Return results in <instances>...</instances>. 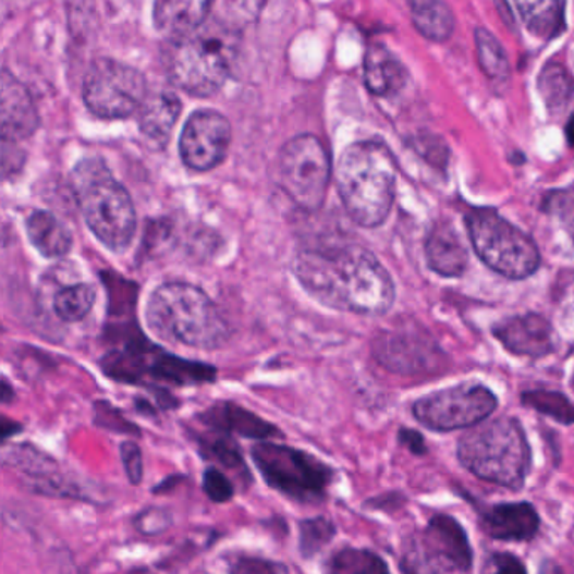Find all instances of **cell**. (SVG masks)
Returning <instances> with one entry per match:
<instances>
[{"instance_id":"obj_1","label":"cell","mask_w":574,"mask_h":574,"mask_svg":"<svg viewBox=\"0 0 574 574\" xmlns=\"http://www.w3.org/2000/svg\"><path fill=\"white\" fill-rule=\"evenodd\" d=\"M302 289L326 307L382 315L393 307V278L369 249L359 245L305 248L293 258Z\"/></svg>"},{"instance_id":"obj_2","label":"cell","mask_w":574,"mask_h":574,"mask_svg":"<svg viewBox=\"0 0 574 574\" xmlns=\"http://www.w3.org/2000/svg\"><path fill=\"white\" fill-rule=\"evenodd\" d=\"M338 191L345 211L359 227L378 228L388 219L396 193L398 163L382 142L361 141L339 157Z\"/></svg>"},{"instance_id":"obj_3","label":"cell","mask_w":574,"mask_h":574,"mask_svg":"<svg viewBox=\"0 0 574 574\" xmlns=\"http://www.w3.org/2000/svg\"><path fill=\"white\" fill-rule=\"evenodd\" d=\"M145 317L150 330L163 341L211 351L230 339V326L218 305L191 283L157 286L148 298Z\"/></svg>"},{"instance_id":"obj_4","label":"cell","mask_w":574,"mask_h":574,"mask_svg":"<svg viewBox=\"0 0 574 574\" xmlns=\"http://www.w3.org/2000/svg\"><path fill=\"white\" fill-rule=\"evenodd\" d=\"M70 187L89 231L110 252L130 248L137 230L134 200L100 157H85L73 167Z\"/></svg>"},{"instance_id":"obj_5","label":"cell","mask_w":574,"mask_h":574,"mask_svg":"<svg viewBox=\"0 0 574 574\" xmlns=\"http://www.w3.org/2000/svg\"><path fill=\"white\" fill-rule=\"evenodd\" d=\"M456 456L475 477L511 490L523 489L533 465L526 431L511 416L472 428L459 441Z\"/></svg>"},{"instance_id":"obj_6","label":"cell","mask_w":574,"mask_h":574,"mask_svg":"<svg viewBox=\"0 0 574 574\" xmlns=\"http://www.w3.org/2000/svg\"><path fill=\"white\" fill-rule=\"evenodd\" d=\"M234 27L212 21L191 36L169 42L163 52L172 85L194 97H211L230 78L234 60Z\"/></svg>"},{"instance_id":"obj_7","label":"cell","mask_w":574,"mask_h":574,"mask_svg":"<svg viewBox=\"0 0 574 574\" xmlns=\"http://www.w3.org/2000/svg\"><path fill=\"white\" fill-rule=\"evenodd\" d=\"M465 224L478 258L496 273L524 280L541 265L536 243L492 209H474Z\"/></svg>"},{"instance_id":"obj_8","label":"cell","mask_w":574,"mask_h":574,"mask_svg":"<svg viewBox=\"0 0 574 574\" xmlns=\"http://www.w3.org/2000/svg\"><path fill=\"white\" fill-rule=\"evenodd\" d=\"M404 574H471L474 551L467 530L452 515L438 514L403 545Z\"/></svg>"},{"instance_id":"obj_9","label":"cell","mask_w":574,"mask_h":574,"mask_svg":"<svg viewBox=\"0 0 574 574\" xmlns=\"http://www.w3.org/2000/svg\"><path fill=\"white\" fill-rule=\"evenodd\" d=\"M252 456L268 486L283 496L302 504L326 500L333 471L310 453L265 441L253 447Z\"/></svg>"},{"instance_id":"obj_10","label":"cell","mask_w":574,"mask_h":574,"mask_svg":"<svg viewBox=\"0 0 574 574\" xmlns=\"http://www.w3.org/2000/svg\"><path fill=\"white\" fill-rule=\"evenodd\" d=\"M332 175L329 150L312 134L290 138L278 156V182L290 200L302 211L322 208Z\"/></svg>"},{"instance_id":"obj_11","label":"cell","mask_w":574,"mask_h":574,"mask_svg":"<svg viewBox=\"0 0 574 574\" xmlns=\"http://www.w3.org/2000/svg\"><path fill=\"white\" fill-rule=\"evenodd\" d=\"M147 97L144 74L113 58L91 61L83 76V103L98 119H129L141 111Z\"/></svg>"},{"instance_id":"obj_12","label":"cell","mask_w":574,"mask_h":574,"mask_svg":"<svg viewBox=\"0 0 574 574\" xmlns=\"http://www.w3.org/2000/svg\"><path fill=\"white\" fill-rule=\"evenodd\" d=\"M499 406L484 384H459L426 394L413 404V415L428 430L455 431L487 422Z\"/></svg>"},{"instance_id":"obj_13","label":"cell","mask_w":574,"mask_h":574,"mask_svg":"<svg viewBox=\"0 0 574 574\" xmlns=\"http://www.w3.org/2000/svg\"><path fill=\"white\" fill-rule=\"evenodd\" d=\"M103 369L108 376L123 382H141L148 376L157 381L191 386L211 382L216 378L215 367L179 359L163 352H157L152 356L148 352H141L137 347H129L119 354L107 356Z\"/></svg>"},{"instance_id":"obj_14","label":"cell","mask_w":574,"mask_h":574,"mask_svg":"<svg viewBox=\"0 0 574 574\" xmlns=\"http://www.w3.org/2000/svg\"><path fill=\"white\" fill-rule=\"evenodd\" d=\"M373 354L382 367L401 376H435L449 364L440 345L415 329L382 332L373 344Z\"/></svg>"},{"instance_id":"obj_15","label":"cell","mask_w":574,"mask_h":574,"mask_svg":"<svg viewBox=\"0 0 574 574\" xmlns=\"http://www.w3.org/2000/svg\"><path fill=\"white\" fill-rule=\"evenodd\" d=\"M230 147V120L216 110L194 111L179 138L182 162L194 172H208L221 166Z\"/></svg>"},{"instance_id":"obj_16","label":"cell","mask_w":574,"mask_h":574,"mask_svg":"<svg viewBox=\"0 0 574 574\" xmlns=\"http://www.w3.org/2000/svg\"><path fill=\"white\" fill-rule=\"evenodd\" d=\"M493 335L515 356L545 357L558 349V335L549 320L537 314L517 315L493 327Z\"/></svg>"},{"instance_id":"obj_17","label":"cell","mask_w":574,"mask_h":574,"mask_svg":"<svg viewBox=\"0 0 574 574\" xmlns=\"http://www.w3.org/2000/svg\"><path fill=\"white\" fill-rule=\"evenodd\" d=\"M0 126L2 141L14 144L30 137L39 126V115L33 97L26 86L5 68L0 80Z\"/></svg>"},{"instance_id":"obj_18","label":"cell","mask_w":574,"mask_h":574,"mask_svg":"<svg viewBox=\"0 0 574 574\" xmlns=\"http://www.w3.org/2000/svg\"><path fill=\"white\" fill-rule=\"evenodd\" d=\"M480 526L496 541H530L539 533L541 517L529 502H504L481 514Z\"/></svg>"},{"instance_id":"obj_19","label":"cell","mask_w":574,"mask_h":574,"mask_svg":"<svg viewBox=\"0 0 574 574\" xmlns=\"http://www.w3.org/2000/svg\"><path fill=\"white\" fill-rule=\"evenodd\" d=\"M215 4L208 0H159L154 4V24L171 41L197 33L208 23Z\"/></svg>"},{"instance_id":"obj_20","label":"cell","mask_w":574,"mask_h":574,"mask_svg":"<svg viewBox=\"0 0 574 574\" xmlns=\"http://www.w3.org/2000/svg\"><path fill=\"white\" fill-rule=\"evenodd\" d=\"M204 425L212 431L224 435H240L249 440H267V438L282 437L277 426L259 418L255 413L234 403H216L199 416Z\"/></svg>"},{"instance_id":"obj_21","label":"cell","mask_w":574,"mask_h":574,"mask_svg":"<svg viewBox=\"0 0 574 574\" xmlns=\"http://www.w3.org/2000/svg\"><path fill=\"white\" fill-rule=\"evenodd\" d=\"M406 68L384 45H370L364 54V83L376 97H393L406 86Z\"/></svg>"},{"instance_id":"obj_22","label":"cell","mask_w":574,"mask_h":574,"mask_svg":"<svg viewBox=\"0 0 574 574\" xmlns=\"http://www.w3.org/2000/svg\"><path fill=\"white\" fill-rule=\"evenodd\" d=\"M182 103L174 93L148 95L138 111V129L152 148L166 147L171 141L172 130L181 117Z\"/></svg>"},{"instance_id":"obj_23","label":"cell","mask_w":574,"mask_h":574,"mask_svg":"<svg viewBox=\"0 0 574 574\" xmlns=\"http://www.w3.org/2000/svg\"><path fill=\"white\" fill-rule=\"evenodd\" d=\"M4 462L30 477L39 492L52 493V496H71V492H76L58 474L54 460L49 459L39 450L33 449L30 444L12 447L9 452L4 453Z\"/></svg>"},{"instance_id":"obj_24","label":"cell","mask_w":574,"mask_h":574,"mask_svg":"<svg viewBox=\"0 0 574 574\" xmlns=\"http://www.w3.org/2000/svg\"><path fill=\"white\" fill-rule=\"evenodd\" d=\"M426 261L441 277H460L467 267V249L449 222H438L425 243Z\"/></svg>"},{"instance_id":"obj_25","label":"cell","mask_w":574,"mask_h":574,"mask_svg":"<svg viewBox=\"0 0 574 574\" xmlns=\"http://www.w3.org/2000/svg\"><path fill=\"white\" fill-rule=\"evenodd\" d=\"M26 233L30 245L48 259L63 258L73 246V236L64 222L45 209H34L27 216Z\"/></svg>"},{"instance_id":"obj_26","label":"cell","mask_w":574,"mask_h":574,"mask_svg":"<svg viewBox=\"0 0 574 574\" xmlns=\"http://www.w3.org/2000/svg\"><path fill=\"white\" fill-rule=\"evenodd\" d=\"M512 8L517 11L518 19L523 21L533 36L539 39H552L560 36L564 29V2L558 0H539V2H515Z\"/></svg>"},{"instance_id":"obj_27","label":"cell","mask_w":574,"mask_h":574,"mask_svg":"<svg viewBox=\"0 0 574 574\" xmlns=\"http://www.w3.org/2000/svg\"><path fill=\"white\" fill-rule=\"evenodd\" d=\"M413 24L426 39L443 42L452 36L455 17L452 9L440 0H415L410 4Z\"/></svg>"},{"instance_id":"obj_28","label":"cell","mask_w":574,"mask_h":574,"mask_svg":"<svg viewBox=\"0 0 574 574\" xmlns=\"http://www.w3.org/2000/svg\"><path fill=\"white\" fill-rule=\"evenodd\" d=\"M475 46H477L478 64L487 78L493 82H505L511 74V64H509L508 54L499 39L486 27H477Z\"/></svg>"},{"instance_id":"obj_29","label":"cell","mask_w":574,"mask_h":574,"mask_svg":"<svg viewBox=\"0 0 574 574\" xmlns=\"http://www.w3.org/2000/svg\"><path fill=\"white\" fill-rule=\"evenodd\" d=\"M537 88L549 111L564 110L574 97V80L561 64L548 63L542 68Z\"/></svg>"},{"instance_id":"obj_30","label":"cell","mask_w":574,"mask_h":574,"mask_svg":"<svg viewBox=\"0 0 574 574\" xmlns=\"http://www.w3.org/2000/svg\"><path fill=\"white\" fill-rule=\"evenodd\" d=\"M327 574H391V571L376 552L345 548L330 558Z\"/></svg>"},{"instance_id":"obj_31","label":"cell","mask_w":574,"mask_h":574,"mask_svg":"<svg viewBox=\"0 0 574 574\" xmlns=\"http://www.w3.org/2000/svg\"><path fill=\"white\" fill-rule=\"evenodd\" d=\"M97 301V292L89 283L66 286L54 296V314L63 322H80L91 312Z\"/></svg>"},{"instance_id":"obj_32","label":"cell","mask_w":574,"mask_h":574,"mask_svg":"<svg viewBox=\"0 0 574 574\" xmlns=\"http://www.w3.org/2000/svg\"><path fill=\"white\" fill-rule=\"evenodd\" d=\"M524 406L530 407L539 415L548 416L564 426L574 425V401L560 391L534 389L521 394Z\"/></svg>"},{"instance_id":"obj_33","label":"cell","mask_w":574,"mask_h":574,"mask_svg":"<svg viewBox=\"0 0 574 574\" xmlns=\"http://www.w3.org/2000/svg\"><path fill=\"white\" fill-rule=\"evenodd\" d=\"M196 441L199 443L200 455L206 459L215 460L222 467L233 471H246L240 447L230 435L212 431L211 435H196Z\"/></svg>"},{"instance_id":"obj_34","label":"cell","mask_w":574,"mask_h":574,"mask_svg":"<svg viewBox=\"0 0 574 574\" xmlns=\"http://www.w3.org/2000/svg\"><path fill=\"white\" fill-rule=\"evenodd\" d=\"M335 536V526L327 517L305 518L301 523V552L304 558H314Z\"/></svg>"},{"instance_id":"obj_35","label":"cell","mask_w":574,"mask_h":574,"mask_svg":"<svg viewBox=\"0 0 574 574\" xmlns=\"http://www.w3.org/2000/svg\"><path fill=\"white\" fill-rule=\"evenodd\" d=\"M545 211L560 219L564 230L574 240V185L548 194L545 199Z\"/></svg>"},{"instance_id":"obj_36","label":"cell","mask_w":574,"mask_h":574,"mask_svg":"<svg viewBox=\"0 0 574 574\" xmlns=\"http://www.w3.org/2000/svg\"><path fill=\"white\" fill-rule=\"evenodd\" d=\"M97 407V418L95 423L101 428H107V430L115 431V433L130 435V437H138L141 430L134 423H130L122 413L117 410V407L111 406L110 403H105V401H98L95 404Z\"/></svg>"},{"instance_id":"obj_37","label":"cell","mask_w":574,"mask_h":574,"mask_svg":"<svg viewBox=\"0 0 574 574\" xmlns=\"http://www.w3.org/2000/svg\"><path fill=\"white\" fill-rule=\"evenodd\" d=\"M230 574H289V571L277 561L255 555H236L230 560Z\"/></svg>"},{"instance_id":"obj_38","label":"cell","mask_w":574,"mask_h":574,"mask_svg":"<svg viewBox=\"0 0 574 574\" xmlns=\"http://www.w3.org/2000/svg\"><path fill=\"white\" fill-rule=\"evenodd\" d=\"M203 487L206 496L218 504H224L228 500L233 499V481L216 467H208L204 471Z\"/></svg>"},{"instance_id":"obj_39","label":"cell","mask_w":574,"mask_h":574,"mask_svg":"<svg viewBox=\"0 0 574 574\" xmlns=\"http://www.w3.org/2000/svg\"><path fill=\"white\" fill-rule=\"evenodd\" d=\"M172 526L171 512L166 511L162 508H150L145 509L144 512L135 517V527L141 530L142 534H148V536H156V534L163 533Z\"/></svg>"},{"instance_id":"obj_40","label":"cell","mask_w":574,"mask_h":574,"mask_svg":"<svg viewBox=\"0 0 574 574\" xmlns=\"http://www.w3.org/2000/svg\"><path fill=\"white\" fill-rule=\"evenodd\" d=\"M120 456L130 484L138 486L144 477V460H142L141 447L135 441L126 440L120 444Z\"/></svg>"},{"instance_id":"obj_41","label":"cell","mask_w":574,"mask_h":574,"mask_svg":"<svg viewBox=\"0 0 574 574\" xmlns=\"http://www.w3.org/2000/svg\"><path fill=\"white\" fill-rule=\"evenodd\" d=\"M489 574H527L526 564L511 552H497L490 558Z\"/></svg>"},{"instance_id":"obj_42","label":"cell","mask_w":574,"mask_h":574,"mask_svg":"<svg viewBox=\"0 0 574 574\" xmlns=\"http://www.w3.org/2000/svg\"><path fill=\"white\" fill-rule=\"evenodd\" d=\"M398 441L413 455H425L426 450H428L423 435L412 430V428H401L400 433H398Z\"/></svg>"},{"instance_id":"obj_43","label":"cell","mask_w":574,"mask_h":574,"mask_svg":"<svg viewBox=\"0 0 574 574\" xmlns=\"http://www.w3.org/2000/svg\"><path fill=\"white\" fill-rule=\"evenodd\" d=\"M23 431V426L15 422H9L8 418L2 419V440L8 441L12 435H17Z\"/></svg>"},{"instance_id":"obj_44","label":"cell","mask_w":574,"mask_h":574,"mask_svg":"<svg viewBox=\"0 0 574 574\" xmlns=\"http://www.w3.org/2000/svg\"><path fill=\"white\" fill-rule=\"evenodd\" d=\"M539 574H564L558 564L552 560H545L539 566Z\"/></svg>"},{"instance_id":"obj_45","label":"cell","mask_w":574,"mask_h":574,"mask_svg":"<svg viewBox=\"0 0 574 574\" xmlns=\"http://www.w3.org/2000/svg\"><path fill=\"white\" fill-rule=\"evenodd\" d=\"M564 134H566L567 144L574 148V113L567 120L566 129H564Z\"/></svg>"},{"instance_id":"obj_46","label":"cell","mask_w":574,"mask_h":574,"mask_svg":"<svg viewBox=\"0 0 574 574\" xmlns=\"http://www.w3.org/2000/svg\"><path fill=\"white\" fill-rule=\"evenodd\" d=\"M0 398H2V403L4 404H8L9 401L14 398V393H12L11 384H9L8 379H4V381H2V396Z\"/></svg>"},{"instance_id":"obj_47","label":"cell","mask_w":574,"mask_h":574,"mask_svg":"<svg viewBox=\"0 0 574 574\" xmlns=\"http://www.w3.org/2000/svg\"><path fill=\"white\" fill-rule=\"evenodd\" d=\"M570 386H571V389H573L574 391V370H573V375H571Z\"/></svg>"}]
</instances>
